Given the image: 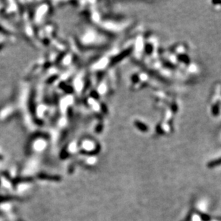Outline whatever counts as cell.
Returning <instances> with one entry per match:
<instances>
[{
    "instance_id": "1",
    "label": "cell",
    "mask_w": 221,
    "mask_h": 221,
    "mask_svg": "<svg viewBox=\"0 0 221 221\" xmlns=\"http://www.w3.org/2000/svg\"><path fill=\"white\" fill-rule=\"evenodd\" d=\"M202 219H203V220H206V221H207V220H209L210 217H208V215H203V216H202Z\"/></svg>"
}]
</instances>
